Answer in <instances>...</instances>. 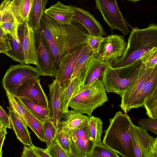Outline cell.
I'll return each mask as SVG.
<instances>
[{"label":"cell","instance_id":"e575fe53","mask_svg":"<svg viewBox=\"0 0 157 157\" xmlns=\"http://www.w3.org/2000/svg\"><path fill=\"white\" fill-rule=\"evenodd\" d=\"M56 137L60 145L67 154L69 157H73L69 134L63 129L58 128Z\"/></svg>","mask_w":157,"mask_h":157},{"label":"cell","instance_id":"3957f363","mask_svg":"<svg viewBox=\"0 0 157 157\" xmlns=\"http://www.w3.org/2000/svg\"><path fill=\"white\" fill-rule=\"evenodd\" d=\"M128 40L124 54L111 64L112 67H118L128 65L140 59L144 55L157 48V25L151 24L146 28H133Z\"/></svg>","mask_w":157,"mask_h":157},{"label":"cell","instance_id":"484cf974","mask_svg":"<svg viewBox=\"0 0 157 157\" xmlns=\"http://www.w3.org/2000/svg\"><path fill=\"white\" fill-rule=\"evenodd\" d=\"M18 98L24 106L40 120L43 122L52 120L49 108L40 105L28 98Z\"/></svg>","mask_w":157,"mask_h":157},{"label":"cell","instance_id":"8992f818","mask_svg":"<svg viewBox=\"0 0 157 157\" xmlns=\"http://www.w3.org/2000/svg\"><path fill=\"white\" fill-rule=\"evenodd\" d=\"M40 74L36 67L28 64L11 65L2 80V86L6 92L15 95L19 86L25 82Z\"/></svg>","mask_w":157,"mask_h":157},{"label":"cell","instance_id":"52a82bcc","mask_svg":"<svg viewBox=\"0 0 157 157\" xmlns=\"http://www.w3.org/2000/svg\"><path fill=\"white\" fill-rule=\"evenodd\" d=\"M96 8L101 13L105 21L111 29L121 31L123 36L130 32L128 27L132 29L124 18L119 10L116 0H95Z\"/></svg>","mask_w":157,"mask_h":157},{"label":"cell","instance_id":"f6af8a7d","mask_svg":"<svg viewBox=\"0 0 157 157\" xmlns=\"http://www.w3.org/2000/svg\"><path fill=\"white\" fill-rule=\"evenodd\" d=\"M148 157H157V138H154L150 148Z\"/></svg>","mask_w":157,"mask_h":157},{"label":"cell","instance_id":"ac0fdd59","mask_svg":"<svg viewBox=\"0 0 157 157\" xmlns=\"http://www.w3.org/2000/svg\"><path fill=\"white\" fill-rule=\"evenodd\" d=\"M13 0H5L0 4L2 15V23L0 26L8 34L19 39L17 29L19 26L12 10Z\"/></svg>","mask_w":157,"mask_h":157},{"label":"cell","instance_id":"74e56055","mask_svg":"<svg viewBox=\"0 0 157 157\" xmlns=\"http://www.w3.org/2000/svg\"><path fill=\"white\" fill-rule=\"evenodd\" d=\"M48 150L51 157H69L60 145L56 137L54 139Z\"/></svg>","mask_w":157,"mask_h":157},{"label":"cell","instance_id":"f907efd6","mask_svg":"<svg viewBox=\"0 0 157 157\" xmlns=\"http://www.w3.org/2000/svg\"><path fill=\"white\" fill-rule=\"evenodd\" d=\"M4 128L2 124L0 123V131L3 129Z\"/></svg>","mask_w":157,"mask_h":157},{"label":"cell","instance_id":"9a60e30c","mask_svg":"<svg viewBox=\"0 0 157 157\" xmlns=\"http://www.w3.org/2000/svg\"><path fill=\"white\" fill-rule=\"evenodd\" d=\"M131 140L135 157H148L154 138L149 135L146 129L131 124Z\"/></svg>","mask_w":157,"mask_h":157},{"label":"cell","instance_id":"4dcf8cb0","mask_svg":"<svg viewBox=\"0 0 157 157\" xmlns=\"http://www.w3.org/2000/svg\"><path fill=\"white\" fill-rule=\"evenodd\" d=\"M25 116L29 127L33 131L38 139L45 142L44 129V122L39 120L26 108Z\"/></svg>","mask_w":157,"mask_h":157},{"label":"cell","instance_id":"681fc988","mask_svg":"<svg viewBox=\"0 0 157 157\" xmlns=\"http://www.w3.org/2000/svg\"><path fill=\"white\" fill-rule=\"evenodd\" d=\"M2 23V15L0 10V25Z\"/></svg>","mask_w":157,"mask_h":157},{"label":"cell","instance_id":"f5cc1de1","mask_svg":"<svg viewBox=\"0 0 157 157\" xmlns=\"http://www.w3.org/2000/svg\"><path fill=\"white\" fill-rule=\"evenodd\" d=\"M2 0V1H4V0Z\"/></svg>","mask_w":157,"mask_h":157},{"label":"cell","instance_id":"ba28073f","mask_svg":"<svg viewBox=\"0 0 157 157\" xmlns=\"http://www.w3.org/2000/svg\"><path fill=\"white\" fill-rule=\"evenodd\" d=\"M34 33L37 54L36 67L41 76L54 77L57 67L54 56L41 30L39 29Z\"/></svg>","mask_w":157,"mask_h":157},{"label":"cell","instance_id":"bcb514c9","mask_svg":"<svg viewBox=\"0 0 157 157\" xmlns=\"http://www.w3.org/2000/svg\"><path fill=\"white\" fill-rule=\"evenodd\" d=\"M0 39H9V37L8 34L4 31L0 26Z\"/></svg>","mask_w":157,"mask_h":157},{"label":"cell","instance_id":"cb8c5ba5","mask_svg":"<svg viewBox=\"0 0 157 157\" xmlns=\"http://www.w3.org/2000/svg\"><path fill=\"white\" fill-rule=\"evenodd\" d=\"M33 1L13 0L12 10L18 25L24 22H28L29 14Z\"/></svg>","mask_w":157,"mask_h":157},{"label":"cell","instance_id":"30bf717a","mask_svg":"<svg viewBox=\"0 0 157 157\" xmlns=\"http://www.w3.org/2000/svg\"><path fill=\"white\" fill-rule=\"evenodd\" d=\"M89 47L87 43H85L74 51L65 54L61 59L54 77L60 83L62 89L70 83L78 60Z\"/></svg>","mask_w":157,"mask_h":157},{"label":"cell","instance_id":"5bb4252c","mask_svg":"<svg viewBox=\"0 0 157 157\" xmlns=\"http://www.w3.org/2000/svg\"><path fill=\"white\" fill-rule=\"evenodd\" d=\"M32 100L41 105L48 107V101L40 83L39 77L34 78L23 82L18 88L15 95Z\"/></svg>","mask_w":157,"mask_h":157},{"label":"cell","instance_id":"d4e9b609","mask_svg":"<svg viewBox=\"0 0 157 157\" xmlns=\"http://www.w3.org/2000/svg\"><path fill=\"white\" fill-rule=\"evenodd\" d=\"M48 0H34L29 17L28 23L34 32L40 28V20L43 16Z\"/></svg>","mask_w":157,"mask_h":157},{"label":"cell","instance_id":"7dc6e473","mask_svg":"<svg viewBox=\"0 0 157 157\" xmlns=\"http://www.w3.org/2000/svg\"><path fill=\"white\" fill-rule=\"evenodd\" d=\"M6 135L5 134L0 137V157H2V147Z\"/></svg>","mask_w":157,"mask_h":157},{"label":"cell","instance_id":"f35d334b","mask_svg":"<svg viewBox=\"0 0 157 157\" xmlns=\"http://www.w3.org/2000/svg\"><path fill=\"white\" fill-rule=\"evenodd\" d=\"M104 39L102 36H89L87 43L96 56L100 51Z\"/></svg>","mask_w":157,"mask_h":157},{"label":"cell","instance_id":"60d3db41","mask_svg":"<svg viewBox=\"0 0 157 157\" xmlns=\"http://www.w3.org/2000/svg\"><path fill=\"white\" fill-rule=\"evenodd\" d=\"M0 123L4 127L11 128L10 119L5 110L0 105Z\"/></svg>","mask_w":157,"mask_h":157},{"label":"cell","instance_id":"f1b7e54d","mask_svg":"<svg viewBox=\"0 0 157 157\" xmlns=\"http://www.w3.org/2000/svg\"><path fill=\"white\" fill-rule=\"evenodd\" d=\"M93 56L94 55L89 46L87 50L78 60L70 78V81L77 78L82 82L86 74L88 61L90 57Z\"/></svg>","mask_w":157,"mask_h":157},{"label":"cell","instance_id":"d6986e66","mask_svg":"<svg viewBox=\"0 0 157 157\" xmlns=\"http://www.w3.org/2000/svg\"><path fill=\"white\" fill-rule=\"evenodd\" d=\"M109 64H110L101 61L95 56H91L88 61L86 74L81 87H86L98 80H101L103 71Z\"/></svg>","mask_w":157,"mask_h":157},{"label":"cell","instance_id":"7bdbcfd3","mask_svg":"<svg viewBox=\"0 0 157 157\" xmlns=\"http://www.w3.org/2000/svg\"><path fill=\"white\" fill-rule=\"evenodd\" d=\"M32 147L37 157H51L47 148L43 149L34 146Z\"/></svg>","mask_w":157,"mask_h":157},{"label":"cell","instance_id":"277c9868","mask_svg":"<svg viewBox=\"0 0 157 157\" xmlns=\"http://www.w3.org/2000/svg\"><path fill=\"white\" fill-rule=\"evenodd\" d=\"M141 64V60L138 59L120 67L108 65L101 78L106 92L114 93L121 97L136 77Z\"/></svg>","mask_w":157,"mask_h":157},{"label":"cell","instance_id":"d590c367","mask_svg":"<svg viewBox=\"0 0 157 157\" xmlns=\"http://www.w3.org/2000/svg\"><path fill=\"white\" fill-rule=\"evenodd\" d=\"M120 156L102 143L94 145L90 157H119Z\"/></svg>","mask_w":157,"mask_h":157},{"label":"cell","instance_id":"4fadbf2b","mask_svg":"<svg viewBox=\"0 0 157 157\" xmlns=\"http://www.w3.org/2000/svg\"><path fill=\"white\" fill-rule=\"evenodd\" d=\"M17 34L23 49L25 64L36 66L37 54L33 29L28 22H24L19 25Z\"/></svg>","mask_w":157,"mask_h":157},{"label":"cell","instance_id":"7c38bea8","mask_svg":"<svg viewBox=\"0 0 157 157\" xmlns=\"http://www.w3.org/2000/svg\"><path fill=\"white\" fill-rule=\"evenodd\" d=\"M154 69L145 70L144 65L142 63L136 77L121 96V104L120 105L125 113L131 109L133 102Z\"/></svg>","mask_w":157,"mask_h":157},{"label":"cell","instance_id":"603a6c76","mask_svg":"<svg viewBox=\"0 0 157 157\" xmlns=\"http://www.w3.org/2000/svg\"><path fill=\"white\" fill-rule=\"evenodd\" d=\"M157 88V67L154 68L144 83L140 93L133 102L131 109L143 106L147 98Z\"/></svg>","mask_w":157,"mask_h":157},{"label":"cell","instance_id":"8d00e7d4","mask_svg":"<svg viewBox=\"0 0 157 157\" xmlns=\"http://www.w3.org/2000/svg\"><path fill=\"white\" fill-rule=\"evenodd\" d=\"M140 59L145 70L155 68L157 65V48L144 55Z\"/></svg>","mask_w":157,"mask_h":157},{"label":"cell","instance_id":"6da1fadb","mask_svg":"<svg viewBox=\"0 0 157 157\" xmlns=\"http://www.w3.org/2000/svg\"><path fill=\"white\" fill-rule=\"evenodd\" d=\"M39 29L58 66L63 56L87 43L89 36L86 29L76 21L73 20L70 24L60 25L44 13Z\"/></svg>","mask_w":157,"mask_h":157},{"label":"cell","instance_id":"2e32d148","mask_svg":"<svg viewBox=\"0 0 157 157\" xmlns=\"http://www.w3.org/2000/svg\"><path fill=\"white\" fill-rule=\"evenodd\" d=\"M69 6L74 11L73 20L82 25L87 30L89 35H106L101 24L88 11L75 6Z\"/></svg>","mask_w":157,"mask_h":157},{"label":"cell","instance_id":"7402d4cb","mask_svg":"<svg viewBox=\"0 0 157 157\" xmlns=\"http://www.w3.org/2000/svg\"><path fill=\"white\" fill-rule=\"evenodd\" d=\"M11 127L12 128L17 138L24 145L32 147L34 146L31 140L29 132L27 128L21 120L10 107H7Z\"/></svg>","mask_w":157,"mask_h":157},{"label":"cell","instance_id":"ab89813d","mask_svg":"<svg viewBox=\"0 0 157 157\" xmlns=\"http://www.w3.org/2000/svg\"><path fill=\"white\" fill-rule=\"evenodd\" d=\"M139 124L143 128L157 134V118L149 117L146 119H140Z\"/></svg>","mask_w":157,"mask_h":157},{"label":"cell","instance_id":"7a4b0ae2","mask_svg":"<svg viewBox=\"0 0 157 157\" xmlns=\"http://www.w3.org/2000/svg\"><path fill=\"white\" fill-rule=\"evenodd\" d=\"M132 121L130 117L122 111L116 112L109 120L105 131L102 144L123 157H135L132 149L130 132Z\"/></svg>","mask_w":157,"mask_h":157},{"label":"cell","instance_id":"44dd1931","mask_svg":"<svg viewBox=\"0 0 157 157\" xmlns=\"http://www.w3.org/2000/svg\"><path fill=\"white\" fill-rule=\"evenodd\" d=\"M89 116L76 110H68L63 114V119L57 128L63 129L69 134L86 122Z\"/></svg>","mask_w":157,"mask_h":157},{"label":"cell","instance_id":"ee69618b","mask_svg":"<svg viewBox=\"0 0 157 157\" xmlns=\"http://www.w3.org/2000/svg\"><path fill=\"white\" fill-rule=\"evenodd\" d=\"M11 49L9 39H0V52L5 53L7 51Z\"/></svg>","mask_w":157,"mask_h":157},{"label":"cell","instance_id":"4316f807","mask_svg":"<svg viewBox=\"0 0 157 157\" xmlns=\"http://www.w3.org/2000/svg\"><path fill=\"white\" fill-rule=\"evenodd\" d=\"M82 82L77 78L71 80L62 90L60 95L61 107L63 114L68 110L69 101L75 93L81 86Z\"/></svg>","mask_w":157,"mask_h":157},{"label":"cell","instance_id":"816d5d0a","mask_svg":"<svg viewBox=\"0 0 157 157\" xmlns=\"http://www.w3.org/2000/svg\"><path fill=\"white\" fill-rule=\"evenodd\" d=\"M128 1H132L134 2H136L137 1L141 0H128Z\"/></svg>","mask_w":157,"mask_h":157},{"label":"cell","instance_id":"d6a6232c","mask_svg":"<svg viewBox=\"0 0 157 157\" xmlns=\"http://www.w3.org/2000/svg\"><path fill=\"white\" fill-rule=\"evenodd\" d=\"M143 106L148 117L157 118V88L146 99Z\"/></svg>","mask_w":157,"mask_h":157},{"label":"cell","instance_id":"e0dca14e","mask_svg":"<svg viewBox=\"0 0 157 157\" xmlns=\"http://www.w3.org/2000/svg\"><path fill=\"white\" fill-rule=\"evenodd\" d=\"M49 90L48 107L52 120L57 127L63 117L60 99L62 88L60 83L55 79L48 85Z\"/></svg>","mask_w":157,"mask_h":157},{"label":"cell","instance_id":"ffe728a7","mask_svg":"<svg viewBox=\"0 0 157 157\" xmlns=\"http://www.w3.org/2000/svg\"><path fill=\"white\" fill-rule=\"evenodd\" d=\"M44 13L60 25L71 23L74 16V11L70 6L58 1L49 8L46 9Z\"/></svg>","mask_w":157,"mask_h":157},{"label":"cell","instance_id":"b9f144b4","mask_svg":"<svg viewBox=\"0 0 157 157\" xmlns=\"http://www.w3.org/2000/svg\"><path fill=\"white\" fill-rule=\"evenodd\" d=\"M21 157H37V156L32 147L24 145Z\"/></svg>","mask_w":157,"mask_h":157},{"label":"cell","instance_id":"83f0119b","mask_svg":"<svg viewBox=\"0 0 157 157\" xmlns=\"http://www.w3.org/2000/svg\"><path fill=\"white\" fill-rule=\"evenodd\" d=\"M103 123L101 119L92 115L89 116L87 121L88 133L94 145L102 143L101 138L103 132Z\"/></svg>","mask_w":157,"mask_h":157},{"label":"cell","instance_id":"836d02e7","mask_svg":"<svg viewBox=\"0 0 157 157\" xmlns=\"http://www.w3.org/2000/svg\"><path fill=\"white\" fill-rule=\"evenodd\" d=\"M43 129L46 148L48 149L56 137L58 131V128L52 121L50 120L44 122Z\"/></svg>","mask_w":157,"mask_h":157},{"label":"cell","instance_id":"1f68e13d","mask_svg":"<svg viewBox=\"0 0 157 157\" xmlns=\"http://www.w3.org/2000/svg\"><path fill=\"white\" fill-rule=\"evenodd\" d=\"M6 93L9 103V106L24 124L27 127L28 123L25 116L26 108L16 95L6 92Z\"/></svg>","mask_w":157,"mask_h":157},{"label":"cell","instance_id":"f546056e","mask_svg":"<svg viewBox=\"0 0 157 157\" xmlns=\"http://www.w3.org/2000/svg\"><path fill=\"white\" fill-rule=\"evenodd\" d=\"M8 35L11 49L7 51L4 54L13 60L25 64L24 51L21 42L19 39L14 38L10 35Z\"/></svg>","mask_w":157,"mask_h":157},{"label":"cell","instance_id":"8fae6325","mask_svg":"<svg viewBox=\"0 0 157 157\" xmlns=\"http://www.w3.org/2000/svg\"><path fill=\"white\" fill-rule=\"evenodd\" d=\"M69 134L73 157H90L94 144L88 133L87 121Z\"/></svg>","mask_w":157,"mask_h":157},{"label":"cell","instance_id":"9c48e42d","mask_svg":"<svg viewBox=\"0 0 157 157\" xmlns=\"http://www.w3.org/2000/svg\"><path fill=\"white\" fill-rule=\"evenodd\" d=\"M127 44L123 35L112 34L104 37L97 57L101 61L111 64L123 55Z\"/></svg>","mask_w":157,"mask_h":157},{"label":"cell","instance_id":"c3c4849f","mask_svg":"<svg viewBox=\"0 0 157 157\" xmlns=\"http://www.w3.org/2000/svg\"><path fill=\"white\" fill-rule=\"evenodd\" d=\"M7 132L6 130V128L4 127L0 131V137L5 134H7Z\"/></svg>","mask_w":157,"mask_h":157},{"label":"cell","instance_id":"5b68a950","mask_svg":"<svg viewBox=\"0 0 157 157\" xmlns=\"http://www.w3.org/2000/svg\"><path fill=\"white\" fill-rule=\"evenodd\" d=\"M108 100L104 86L101 80H98L90 85L80 87L70 100L69 106L90 116Z\"/></svg>","mask_w":157,"mask_h":157}]
</instances>
